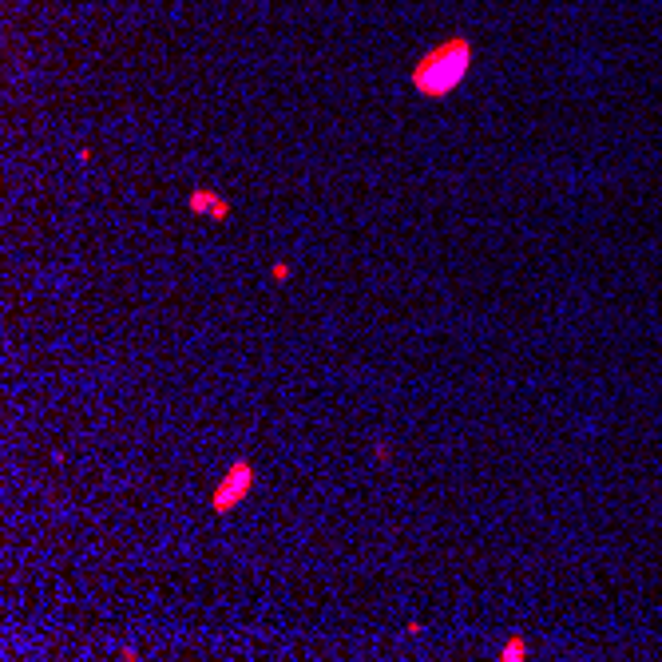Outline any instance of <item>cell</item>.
<instances>
[{"mask_svg": "<svg viewBox=\"0 0 662 662\" xmlns=\"http://www.w3.org/2000/svg\"><path fill=\"white\" fill-rule=\"evenodd\" d=\"M472 56L476 48L468 40H444V44L428 48L425 56L417 60L412 68V92L425 95V99H444V95H452L460 88V79L468 76V68H472Z\"/></svg>", "mask_w": 662, "mask_h": 662, "instance_id": "1", "label": "cell"}, {"mask_svg": "<svg viewBox=\"0 0 662 662\" xmlns=\"http://www.w3.org/2000/svg\"><path fill=\"white\" fill-rule=\"evenodd\" d=\"M250 492H254V464L246 457H238L234 464L226 468V476L214 484V492H210V512H214V516H230L234 508L246 504Z\"/></svg>", "mask_w": 662, "mask_h": 662, "instance_id": "2", "label": "cell"}, {"mask_svg": "<svg viewBox=\"0 0 662 662\" xmlns=\"http://www.w3.org/2000/svg\"><path fill=\"white\" fill-rule=\"evenodd\" d=\"M187 210H194V214H203V219H230V203H226V194H219V190H206V187H194L187 194Z\"/></svg>", "mask_w": 662, "mask_h": 662, "instance_id": "3", "label": "cell"}, {"mask_svg": "<svg viewBox=\"0 0 662 662\" xmlns=\"http://www.w3.org/2000/svg\"><path fill=\"white\" fill-rule=\"evenodd\" d=\"M496 659H500V662H523V659H528V643H523V639H508Z\"/></svg>", "mask_w": 662, "mask_h": 662, "instance_id": "4", "label": "cell"}, {"mask_svg": "<svg viewBox=\"0 0 662 662\" xmlns=\"http://www.w3.org/2000/svg\"><path fill=\"white\" fill-rule=\"evenodd\" d=\"M270 278H274V282H290V266H285V262H274V266H270Z\"/></svg>", "mask_w": 662, "mask_h": 662, "instance_id": "5", "label": "cell"}]
</instances>
